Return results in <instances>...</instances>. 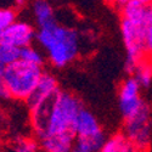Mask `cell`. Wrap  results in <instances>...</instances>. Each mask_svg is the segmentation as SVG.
Returning <instances> with one entry per match:
<instances>
[{
    "mask_svg": "<svg viewBox=\"0 0 152 152\" xmlns=\"http://www.w3.org/2000/svg\"><path fill=\"white\" fill-rule=\"evenodd\" d=\"M40 144L35 136L29 135H15L9 142V150L11 152H38Z\"/></svg>",
    "mask_w": 152,
    "mask_h": 152,
    "instance_id": "12",
    "label": "cell"
},
{
    "mask_svg": "<svg viewBox=\"0 0 152 152\" xmlns=\"http://www.w3.org/2000/svg\"><path fill=\"white\" fill-rule=\"evenodd\" d=\"M39 144L44 152H71L77 141L74 134H63L46 136L39 140Z\"/></svg>",
    "mask_w": 152,
    "mask_h": 152,
    "instance_id": "10",
    "label": "cell"
},
{
    "mask_svg": "<svg viewBox=\"0 0 152 152\" xmlns=\"http://www.w3.org/2000/svg\"><path fill=\"white\" fill-rule=\"evenodd\" d=\"M145 58L152 62V12L146 24L145 32Z\"/></svg>",
    "mask_w": 152,
    "mask_h": 152,
    "instance_id": "18",
    "label": "cell"
},
{
    "mask_svg": "<svg viewBox=\"0 0 152 152\" xmlns=\"http://www.w3.org/2000/svg\"><path fill=\"white\" fill-rule=\"evenodd\" d=\"M20 60V49L4 43H0V63L5 67Z\"/></svg>",
    "mask_w": 152,
    "mask_h": 152,
    "instance_id": "15",
    "label": "cell"
},
{
    "mask_svg": "<svg viewBox=\"0 0 152 152\" xmlns=\"http://www.w3.org/2000/svg\"><path fill=\"white\" fill-rule=\"evenodd\" d=\"M35 40L45 51L49 62L56 68L71 65L80 51V39L77 31L57 22L38 29Z\"/></svg>",
    "mask_w": 152,
    "mask_h": 152,
    "instance_id": "2",
    "label": "cell"
},
{
    "mask_svg": "<svg viewBox=\"0 0 152 152\" xmlns=\"http://www.w3.org/2000/svg\"><path fill=\"white\" fill-rule=\"evenodd\" d=\"M130 75L136 79L141 88H148L152 83V62L147 58L141 60Z\"/></svg>",
    "mask_w": 152,
    "mask_h": 152,
    "instance_id": "13",
    "label": "cell"
},
{
    "mask_svg": "<svg viewBox=\"0 0 152 152\" xmlns=\"http://www.w3.org/2000/svg\"><path fill=\"white\" fill-rule=\"evenodd\" d=\"M20 60L26 63H29V65L38 66V67H43L44 65L43 54L33 45L26 46L20 50Z\"/></svg>",
    "mask_w": 152,
    "mask_h": 152,
    "instance_id": "14",
    "label": "cell"
},
{
    "mask_svg": "<svg viewBox=\"0 0 152 152\" xmlns=\"http://www.w3.org/2000/svg\"><path fill=\"white\" fill-rule=\"evenodd\" d=\"M16 20L17 11L14 7H0V38Z\"/></svg>",
    "mask_w": 152,
    "mask_h": 152,
    "instance_id": "16",
    "label": "cell"
},
{
    "mask_svg": "<svg viewBox=\"0 0 152 152\" xmlns=\"http://www.w3.org/2000/svg\"><path fill=\"white\" fill-rule=\"evenodd\" d=\"M37 39V31L27 21L16 20L11 26L3 33L0 38V43H4L17 49H23L32 45Z\"/></svg>",
    "mask_w": 152,
    "mask_h": 152,
    "instance_id": "8",
    "label": "cell"
},
{
    "mask_svg": "<svg viewBox=\"0 0 152 152\" xmlns=\"http://www.w3.org/2000/svg\"><path fill=\"white\" fill-rule=\"evenodd\" d=\"M32 12L38 29L56 23L54 7L48 0H34L32 4Z\"/></svg>",
    "mask_w": 152,
    "mask_h": 152,
    "instance_id": "11",
    "label": "cell"
},
{
    "mask_svg": "<svg viewBox=\"0 0 152 152\" xmlns=\"http://www.w3.org/2000/svg\"><path fill=\"white\" fill-rule=\"evenodd\" d=\"M119 152H144V151H141L137 146H135L133 142H130L124 135V139H123V141L121 144Z\"/></svg>",
    "mask_w": 152,
    "mask_h": 152,
    "instance_id": "19",
    "label": "cell"
},
{
    "mask_svg": "<svg viewBox=\"0 0 152 152\" xmlns=\"http://www.w3.org/2000/svg\"><path fill=\"white\" fill-rule=\"evenodd\" d=\"M44 71L43 67L33 66L21 60L7 66L4 73V83L9 94V99L15 101H24L31 96Z\"/></svg>",
    "mask_w": 152,
    "mask_h": 152,
    "instance_id": "3",
    "label": "cell"
},
{
    "mask_svg": "<svg viewBox=\"0 0 152 152\" xmlns=\"http://www.w3.org/2000/svg\"><path fill=\"white\" fill-rule=\"evenodd\" d=\"M82 108L79 97L69 91L60 90L45 104L28 110L33 136L39 141L46 136L74 134V124Z\"/></svg>",
    "mask_w": 152,
    "mask_h": 152,
    "instance_id": "1",
    "label": "cell"
},
{
    "mask_svg": "<svg viewBox=\"0 0 152 152\" xmlns=\"http://www.w3.org/2000/svg\"><path fill=\"white\" fill-rule=\"evenodd\" d=\"M105 1L111 4V5H116V0H105Z\"/></svg>",
    "mask_w": 152,
    "mask_h": 152,
    "instance_id": "26",
    "label": "cell"
},
{
    "mask_svg": "<svg viewBox=\"0 0 152 152\" xmlns=\"http://www.w3.org/2000/svg\"><path fill=\"white\" fill-rule=\"evenodd\" d=\"M124 139L123 133H116L113 134L111 137H107V140L105 141L104 146L101 147L97 152H119L121 144Z\"/></svg>",
    "mask_w": 152,
    "mask_h": 152,
    "instance_id": "17",
    "label": "cell"
},
{
    "mask_svg": "<svg viewBox=\"0 0 152 152\" xmlns=\"http://www.w3.org/2000/svg\"><path fill=\"white\" fill-rule=\"evenodd\" d=\"M58 91H60V86L56 77L49 72H44L40 80L38 82L35 89L33 90L31 96L26 100L27 108L32 110L45 104L46 101L51 100Z\"/></svg>",
    "mask_w": 152,
    "mask_h": 152,
    "instance_id": "9",
    "label": "cell"
},
{
    "mask_svg": "<svg viewBox=\"0 0 152 152\" xmlns=\"http://www.w3.org/2000/svg\"><path fill=\"white\" fill-rule=\"evenodd\" d=\"M147 22L121 18V34L126 55L125 68L130 74L137 63L145 58V32Z\"/></svg>",
    "mask_w": 152,
    "mask_h": 152,
    "instance_id": "4",
    "label": "cell"
},
{
    "mask_svg": "<svg viewBox=\"0 0 152 152\" xmlns=\"http://www.w3.org/2000/svg\"><path fill=\"white\" fill-rule=\"evenodd\" d=\"M71 152H91V151H89V150H86V148H84V147H82V146L75 144V146L72 148Z\"/></svg>",
    "mask_w": 152,
    "mask_h": 152,
    "instance_id": "22",
    "label": "cell"
},
{
    "mask_svg": "<svg viewBox=\"0 0 152 152\" xmlns=\"http://www.w3.org/2000/svg\"><path fill=\"white\" fill-rule=\"evenodd\" d=\"M123 134L141 151L147 152L152 139V117L147 104L136 115L124 119Z\"/></svg>",
    "mask_w": 152,
    "mask_h": 152,
    "instance_id": "6",
    "label": "cell"
},
{
    "mask_svg": "<svg viewBox=\"0 0 152 152\" xmlns=\"http://www.w3.org/2000/svg\"><path fill=\"white\" fill-rule=\"evenodd\" d=\"M141 89L142 88L133 75L122 82L118 90V106L124 119L136 115L146 105L141 97Z\"/></svg>",
    "mask_w": 152,
    "mask_h": 152,
    "instance_id": "7",
    "label": "cell"
},
{
    "mask_svg": "<svg viewBox=\"0 0 152 152\" xmlns=\"http://www.w3.org/2000/svg\"><path fill=\"white\" fill-rule=\"evenodd\" d=\"M141 4L144 5H147V6H152V0H139Z\"/></svg>",
    "mask_w": 152,
    "mask_h": 152,
    "instance_id": "23",
    "label": "cell"
},
{
    "mask_svg": "<svg viewBox=\"0 0 152 152\" xmlns=\"http://www.w3.org/2000/svg\"><path fill=\"white\" fill-rule=\"evenodd\" d=\"M74 135L77 145L91 152H97L107 140L96 117L91 113V111L84 107L79 112L75 121Z\"/></svg>",
    "mask_w": 152,
    "mask_h": 152,
    "instance_id": "5",
    "label": "cell"
},
{
    "mask_svg": "<svg viewBox=\"0 0 152 152\" xmlns=\"http://www.w3.org/2000/svg\"><path fill=\"white\" fill-rule=\"evenodd\" d=\"M6 123H7V115L1 105V101H0V132L5 128Z\"/></svg>",
    "mask_w": 152,
    "mask_h": 152,
    "instance_id": "20",
    "label": "cell"
},
{
    "mask_svg": "<svg viewBox=\"0 0 152 152\" xmlns=\"http://www.w3.org/2000/svg\"><path fill=\"white\" fill-rule=\"evenodd\" d=\"M5 69H6V67L4 66V65H1V63H0V77H4V73H5Z\"/></svg>",
    "mask_w": 152,
    "mask_h": 152,
    "instance_id": "24",
    "label": "cell"
},
{
    "mask_svg": "<svg viewBox=\"0 0 152 152\" xmlns=\"http://www.w3.org/2000/svg\"><path fill=\"white\" fill-rule=\"evenodd\" d=\"M0 152H4V147H3V140H1V136H0Z\"/></svg>",
    "mask_w": 152,
    "mask_h": 152,
    "instance_id": "25",
    "label": "cell"
},
{
    "mask_svg": "<svg viewBox=\"0 0 152 152\" xmlns=\"http://www.w3.org/2000/svg\"><path fill=\"white\" fill-rule=\"evenodd\" d=\"M27 5V0H14V5H12V7H14L16 11L23 9L24 6Z\"/></svg>",
    "mask_w": 152,
    "mask_h": 152,
    "instance_id": "21",
    "label": "cell"
}]
</instances>
